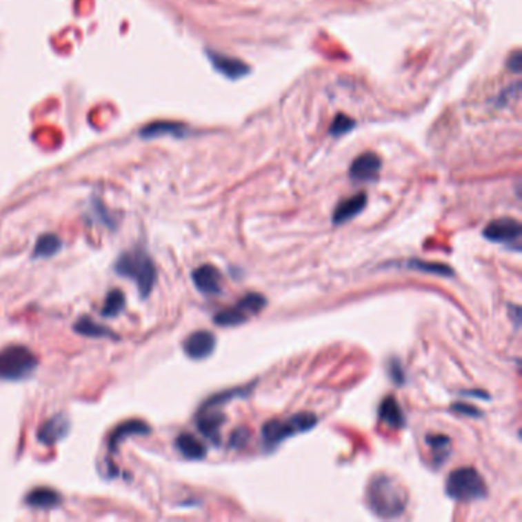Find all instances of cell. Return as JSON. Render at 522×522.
I'll return each mask as SVG.
<instances>
[{"mask_svg":"<svg viewBox=\"0 0 522 522\" xmlns=\"http://www.w3.org/2000/svg\"><path fill=\"white\" fill-rule=\"evenodd\" d=\"M428 444L432 448V452L435 454V463L438 464L444 463V458H448L450 450L448 449L450 446V440L446 435H430L428 436Z\"/></svg>","mask_w":522,"mask_h":522,"instance_id":"obj_24","label":"cell"},{"mask_svg":"<svg viewBox=\"0 0 522 522\" xmlns=\"http://www.w3.org/2000/svg\"><path fill=\"white\" fill-rule=\"evenodd\" d=\"M175 444L181 454L189 459H203L207 454L204 444L190 434H181Z\"/></svg>","mask_w":522,"mask_h":522,"instance_id":"obj_18","label":"cell"},{"mask_svg":"<svg viewBox=\"0 0 522 522\" xmlns=\"http://www.w3.org/2000/svg\"><path fill=\"white\" fill-rule=\"evenodd\" d=\"M248 438H250L248 429H245V428L236 429L234 432L232 434V438H230V446L241 449V448L245 446V443L248 441Z\"/></svg>","mask_w":522,"mask_h":522,"instance_id":"obj_27","label":"cell"},{"mask_svg":"<svg viewBox=\"0 0 522 522\" xmlns=\"http://www.w3.org/2000/svg\"><path fill=\"white\" fill-rule=\"evenodd\" d=\"M208 59H210L214 69H218L221 74H224L232 80L241 79V77H245L250 72V68L238 59L227 57V55L218 52H208Z\"/></svg>","mask_w":522,"mask_h":522,"instance_id":"obj_13","label":"cell"},{"mask_svg":"<svg viewBox=\"0 0 522 522\" xmlns=\"http://www.w3.org/2000/svg\"><path fill=\"white\" fill-rule=\"evenodd\" d=\"M522 233V227L516 219L512 218H501L492 221L489 225L484 228V236L492 242L501 243H513L519 242Z\"/></svg>","mask_w":522,"mask_h":522,"instance_id":"obj_6","label":"cell"},{"mask_svg":"<svg viewBox=\"0 0 522 522\" xmlns=\"http://www.w3.org/2000/svg\"><path fill=\"white\" fill-rule=\"evenodd\" d=\"M25 503L34 507V509H54L61 503V496L57 492L40 487V489H34L28 493Z\"/></svg>","mask_w":522,"mask_h":522,"instance_id":"obj_15","label":"cell"},{"mask_svg":"<svg viewBox=\"0 0 522 522\" xmlns=\"http://www.w3.org/2000/svg\"><path fill=\"white\" fill-rule=\"evenodd\" d=\"M446 493L458 503H472L487 495V487L481 475L472 468L454 470L446 481Z\"/></svg>","mask_w":522,"mask_h":522,"instance_id":"obj_3","label":"cell"},{"mask_svg":"<svg viewBox=\"0 0 522 522\" xmlns=\"http://www.w3.org/2000/svg\"><path fill=\"white\" fill-rule=\"evenodd\" d=\"M248 314L243 311L239 305L233 306V308H227L219 311L217 316H214V323H218L221 326H236L241 325L243 322H247Z\"/></svg>","mask_w":522,"mask_h":522,"instance_id":"obj_21","label":"cell"},{"mask_svg":"<svg viewBox=\"0 0 522 522\" xmlns=\"http://www.w3.org/2000/svg\"><path fill=\"white\" fill-rule=\"evenodd\" d=\"M225 421V415L214 410L213 408H203L201 409L199 419H198V429L205 438H208L212 443L219 444L221 441V428Z\"/></svg>","mask_w":522,"mask_h":522,"instance_id":"obj_11","label":"cell"},{"mask_svg":"<svg viewBox=\"0 0 522 522\" xmlns=\"http://www.w3.org/2000/svg\"><path fill=\"white\" fill-rule=\"evenodd\" d=\"M61 248V241L57 234L52 233H46L41 234L40 238L36 242V247H34L32 257H39V259H46V257H51L54 254H57Z\"/></svg>","mask_w":522,"mask_h":522,"instance_id":"obj_19","label":"cell"},{"mask_svg":"<svg viewBox=\"0 0 522 522\" xmlns=\"http://www.w3.org/2000/svg\"><path fill=\"white\" fill-rule=\"evenodd\" d=\"M193 283L204 294H219L222 288V276L213 265H201L192 273Z\"/></svg>","mask_w":522,"mask_h":522,"instance_id":"obj_10","label":"cell"},{"mask_svg":"<svg viewBox=\"0 0 522 522\" xmlns=\"http://www.w3.org/2000/svg\"><path fill=\"white\" fill-rule=\"evenodd\" d=\"M187 134V129L179 123L172 121H161V123H152L140 130L141 138H158L163 135H173V137H184Z\"/></svg>","mask_w":522,"mask_h":522,"instance_id":"obj_16","label":"cell"},{"mask_svg":"<svg viewBox=\"0 0 522 522\" xmlns=\"http://www.w3.org/2000/svg\"><path fill=\"white\" fill-rule=\"evenodd\" d=\"M380 419L385 421L388 426L395 429L403 428L406 423L405 415L401 412V408L394 396H388V399L383 400L380 406Z\"/></svg>","mask_w":522,"mask_h":522,"instance_id":"obj_17","label":"cell"},{"mask_svg":"<svg viewBox=\"0 0 522 522\" xmlns=\"http://www.w3.org/2000/svg\"><path fill=\"white\" fill-rule=\"evenodd\" d=\"M39 365L37 357L25 346H10L0 351V379L22 380Z\"/></svg>","mask_w":522,"mask_h":522,"instance_id":"obj_5","label":"cell"},{"mask_svg":"<svg viewBox=\"0 0 522 522\" xmlns=\"http://www.w3.org/2000/svg\"><path fill=\"white\" fill-rule=\"evenodd\" d=\"M238 305L247 312L248 316H252V314H256V312H259L263 306L267 305V301H265V297L259 293H250L245 297H242L238 302Z\"/></svg>","mask_w":522,"mask_h":522,"instance_id":"obj_25","label":"cell"},{"mask_svg":"<svg viewBox=\"0 0 522 522\" xmlns=\"http://www.w3.org/2000/svg\"><path fill=\"white\" fill-rule=\"evenodd\" d=\"M366 203H368L366 193L354 194V197L342 201L332 213V222L336 225H339V224H345V222H348L352 218H356L357 214L366 207Z\"/></svg>","mask_w":522,"mask_h":522,"instance_id":"obj_12","label":"cell"},{"mask_svg":"<svg viewBox=\"0 0 522 522\" xmlns=\"http://www.w3.org/2000/svg\"><path fill=\"white\" fill-rule=\"evenodd\" d=\"M366 501L370 509L380 518H395L405 512L408 493L400 483L388 475H377L368 485Z\"/></svg>","mask_w":522,"mask_h":522,"instance_id":"obj_1","label":"cell"},{"mask_svg":"<svg viewBox=\"0 0 522 522\" xmlns=\"http://www.w3.org/2000/svg\"><path fill=\"white\" fill-rule=\"evenodd\" d=\"M408 268L412 270H419L423 271V273H430V274H438V276H452L454 271H452L450 267L444 265V263H436V262H424L419 259H412L406 262Z\"/></svg>","mask_w":522,"mask_h":522,"instance_id":"obj_23","label":"cell"},{"mask_svg":"<svg viewBox=\"0 0 522 522\" xmlns=\"http://www.w3.org/2000/svg\"><path fill=\"white\" fill-rule=\"evenodd\" d=\"M124 306H126V299H124V294L120 290H112L108 294L106 301H104V305L101 308V316L115 317L124 310Z\"/></svg>","mask_w":522,"mask_h":522,"instance_id":"obj_22","label":"cell"},{"mask_svg":"<svg viewBox=\"0 0 522 522\" xmlns=\"http://www.w3.org/2000/svg\"><path fill=\"white\" fill-rule=\"evenodd\" d=\"M381 170V159L372 152L357 157L350 167V177L354 181H374Z\"/></svg>","mask_w":522,"mask_h":522,"instance_id":"obj_8","label":"cell"},{"mask_svg":"<svg viewBox=\"0 0 522 522\" xmlns=\"http://www.w3.org/2000/svg\"><path fill=\"white\" fill-rule=\"evenodd\" d=\"M391 374H392V379L396 383H403V381H405V375H403L401 366H400L399 361H394V363L391 365Z\"/></svg>","mask_w":522,"mask_h":522,"instance_id":"obj_30","label":"cell"},{"mask_svg":"<svg viewBox=\"0 0 522 522\" xmlns=\"http://www.w3.org/2000/svg\"><path fill=\"white\" fill-rule=\"evenodd\" d=\"M521 65H522L521 51H514L509 57V60H507V68L513 72H521Z\"/></svg>","mask_w":522,"mask_h":522,"instance_id":"obj_29","label":"cell"},{"mask_svg":"<svg viewBox=\"0 0 522 522\" xmlns=\"http://www.w3.org/2000/svg\"><path fill=\"white\" fill-rule=\"evenodd\" d=\"M214 346L217 339L210 331H197L185 339L184 352L193 360H203L212 356Z\"/></svg>","mask_w":522,"mask_h":522,"instance_id":"obj_7","label":"cell"},{"mask_svg":"<svg viewBox=\"0 0 522 522\" xmlns=\"http://www.w3.org/2000/svg\"><path fill=\"white\" fill-rule=\"evenodd\" d=\"M354 128V120H351L350 117H346L343 114H339L331 124V135L334 137H342L346 132H350Z\"/></svg>","mask_w":522,"mask_h":522,"instance_id":"obj_26","label":"cell"},{"mask_svg":"<svg viewBox=\"0 0 522 522\" xmlns=\"http://www.w3.org/2000/svg\"><path fill=\"white\" fill-rule=\"evenodd\" d=\"M317 416L314 414L303 412L291 416L288 420H273L263 424L262 428V441L267 449H273L283 440L296 434L306 432L316 426Z\"/></svg>","mask_w":522,"mask_h":522,"instance_id":"obj_4","label":"cell"},{"mask_svg":"<svg viewBox=\"0 0 522 522\" xmlns=\"http://www.w3.org/2000/svg\"><path fill=\"white\" fill-rule=\"evenodd\" d=\"M115 271L123 277L135 281L143 299L152 293L153 285L157 282L155 263H153L152 257L140 248L123 253L118 257Z\"/></svg>","mask_w":522,"mask_h":522,"instance_id":"obj_2","label":"cell"},{"mask_svg":"<svg viewBox=\"0 0 522 522\" xmlns=\"http://www.w3.org/2000/svg\"><path fill=\"white\" fill-rule=\"evenodd\" d=\"M74 331L86 337H115L117 334L108 330L106 326L94 322L90 317H81L74 323Z\"/></svg>","mask_w":522,"mask_h":522,"instance_id":"obj_20","label":"cell"},{"mask_svg":"<svg viewBox=\"0 0 522 522\" xmlns=\"http://www.w3.org/2000/svg\"><path fill=\"white\" fill-rule=\"evenodd\" d=\"M69 429H71V423H69L68 416L63 414L55 415L39 429L37 440L46 446H52V444L63 440L69 434Z\"/></svg>","mask_w":522,"mask_h":522,"instance_id":"obj_9","label":"cell"},{"mask_svg":"<svg viewBox=\"0 0 522 522\" xmlns=\"http://www.w3.org/2000/svg\"><path fill=\"white\" fill-rule=\"evenodd\" d=\"M452 410H455L456 414H461L465 416H481V410L476 409L475 406L465 405V403H456V405L452 406Z\"/></svg>","mask_w":522,"mask_h":522,"instance_id":"obj_28","label":"cell"},{"mask_svg":"<svg viewBox=\"0 0 522 522\" xmlns=\"http://www.w3.org/2000/svg\"><path fill=\"white\" fill-rule=\"evenodd\" d=\"M150 434V428L144 421L140 420H130L118 426L112 434H110L109 448L110 450H115L123 440H126L130 435H148Z\"/></svg>","mask_w":522,"mask_h":522,"instance_id":"obj_14","label":"cell"}]
</instances>
